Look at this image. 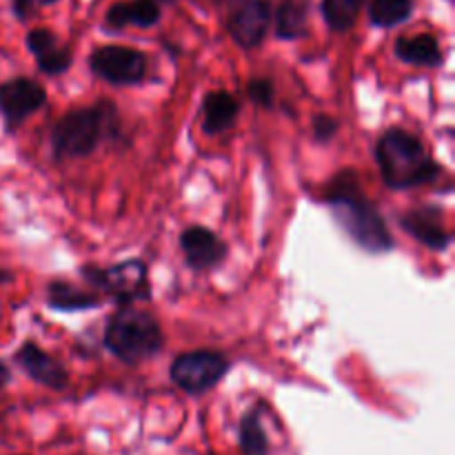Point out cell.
<instances>
[{
    "instance_id": "cell-26",
    "label": "cell",
    "mask_w": 455,
    "mask_h": 455,
    "mask_svg": "<svg viewBox=\"0 0 455 455\" xmlns=\"http://www.w3.org/2000/svg\"><path fill=\"white\" fill-rule=\"evenodd\" d=\"M156 3H169V0H156Z\"/></svg>"
},
{
    "instance_id": "cell-3",
    "label": "cell",
    "mask_w": 455,
    "mask_h": 455,
    "mask_svg": "<svg viewBox=\"0 0 455 455\" xmlns=\"http://www.w3.org/2000/svg\"><path fill=\"white\" fill-rule=\"evenodd\" d=\"M105 345L116 358L136 364L158 354L163 347V331L151 314L123 307L107 324Z\"/></svg>"
},
{
    "instance_id": "cell-6",
    "label": "cell",
    "mask_w": 455,
    "mask_h": 455,
    "mask_svg": "<svg viewBox=\"0 0 455 455\" xmlns=\"http://www.w3.org/2000/svg\"><path fill=\"white\" fill-rule=\"evenodd\" d=\"M84 278L100 287L102 291L111 293L116 300L132 302L145 300L149 296V283H147V267L140 260H127L109 269H93L87 267L83 271Z\"/></svg>"
},
{
    "instance_id": "cell-17",
    "label": "cell",
    "mask_w": 455,
    "mask_h": 455,
    "mask_svg": "<svg viewBox=\"0 0 455 455\" xmlns=\"http://www.w3.org/2000/svg\"><path fill=\"white\" fill-rule=\"evenodd\" d=\"M47 300L53 309L60 311H78V309H92L98 305V298L83 293L80 289L71 287L67 283H52L47 289Z\"/></svg>"
},
{
    "instance_id": "cell-22",
    "label": "cell",
    "mask_w": 455,
    "mask_h": 455,
    "mask_svg": "<svg viewBox=\"0 0 455 455\" xmlns=\"http://www.w3.org/2000/svg\"><path fill=\"white\" fill-rule=\"evenodd\" d=\"M27 47H29V52L34 53L36 58H40L43 53L52 52L53 47H58V38L56 34L49 29H34L29 31V36H27Z\"/></svg>"
},
{
    "instance_id": "cell-8",
    "label": "cell",
    "mask_w": 455,
    "mask_h": 455,
    "mask_svg": "<svg viewBox=\"0 0 455 455\" xmlns=\"http://www.w3.org/2000/svg\"><path fill=\"white\" fill-rule=\"evenodd\" d=\"M47 102V93L29 78H13L0 84V111L9 127H18L27 116L36 114Z\"/></svg>"
},
{
    "instance_id": "cell-14",
    "label": "cell",
    "mask_w": 455,
    "mask_h": 455,
    "mask_svg": "<svg viewBox=\"0 0 455 455\" xmlns=\"http://www.w3.org/2000/svg\"><path fill=\"white\" fill-rule=\"evenodd\" d=\"M160 18V7L156 0H133V3H118L107 12V25L114 29H123L127 25L151 27Z\"/></svg>"
},
{
    "instance_id": "cell-27",
    "label": "cell",
    "mask_w": 455,
    "mask_h": 455,
    "mask_svg": "<svg viewBox=\"0 0 455 455\" xmlns=\"http://www.w3.org/2000/svg\"><path fill=\"white\" fill-rule=\"evenodd\" d=\"M43 3H53V0H43Z\"/></svg>"
},
{
    "instance_id": "cell-9",
    "label": "cell",
    "mask_w": 455,
    "mask_h": 455,
    "mask_svg": "<svg viewBox=\"0 0 455 455\" xmlns=\"http://www.w3.org/2000/svg\"><path fill=\"white\" fill-rule=\"evenodd\" d=\"M271 25V4L267 0H247L229 18V34L243 49H253L265 40Z\"/></svg>"
},
{
    "instance_id": "cell-2",
    "label": "cell",
    "mask_w": 455,
    "mask_h": 455,
    "mask_svg": "<svg viewBox=\"0 0 455 455\" xmlns=\"http://www.w3.org/2000/svg\"><path fill=\"white\" fill-rule=\"evenodd\" d=\"M376 158L382 180L391 189H411L440 176V164L434 163L420 138L404 129H389L382 133Z\"/></svg>"
},
{
    "instance_id": "cell-24",
    "label": "cell",
    "mask_w": 455,
    "mask_h": 455,
    "mask_svg": "<svg viewBox=\"0 0 455 455\" xmlns=\"http://www.w3.org/2000/svg\"><path fill=\"white\" fill-rule=\"evenodd\" d=\"M336 132H338V123L333 118H329V116H318V118L314 120V133L320 142L331 140V138L336 136Z\"/></svg>"
},
{
    "instance_id": "cell-13",
    "label": "cell",
    "mask_w": 455,
    "mask_h": 455,
    "mask_svg": "<svg viewBox=\"0 0 455 455\" xmlns=\"http://www.w3.org/2000/svg\"><path fill=\"white\" fill-rule=\"evenodd\" d=\"M238 116V100L227 92H212L203 102V132L209 136L234 127Z\"/></svg>"
},
{
    "instance_id": "cell-25",
    "label": "cell",
    "mask_w": 455,
    "mask_h": 455,
    "mask_svg": "<svg viewBox=\"0 0 455 455\" xmlns=\"http://www.w3.org/2000/svg\"><path fill=\"white\" fill-rule=\"evenodd\" d=\"M12 3H13V12H16V16L20 18V20H25V18L31 13V7H34V0H12Z\"/></svg>"
},
{
    "instance_id": "cell-15",
    "label": "cell",
    "mask_w": 455,
    "mask_h": 455,
    "mask_svg": "<svg viewBox=\"0 0 455 455\" xmlns=\"http://www.w3.org/2000/svg\"><path fill=\"white\" fill-rule=\"evenodd\" d=\"M395 53H398L400 60L416 67H438L443 62L438 40L429 34L413 36V38H400L395 43Z\"/></svg>"
},
{
    "instance_id": "cell-19",
    "label": "cell",
    "mask_w": 455,
    "mask_h": 455,
    "mask_svg": "<svg viewBox=\"0 0 455 455\" xmlns=\"http://www.w3.org/2000/svg\"><path fill=\"white\" fill-rule=\"evenodd\" d=\"M411 0H373L369 18L378 27H395L411 16Z\"/></svg>"
},
{
    "instance_id": "cell-11",
    "label": "cell",
    "mask_w": 455,
    "mask_h": 455,
    "mask_svg": "<svg viewBox=\"0 0 455 455\" xmlns=\"http://www.w3.org/2000/svg\"><path fill=\"white\" fill-rule=\"evenodd\" d=\"M18 364L25 369L27 376L34 378L40 385L49 387V389H65L67 385V373L62 369V364L58 360H53L52 355L44 354L40 347H36L34 342H25V345L18 349L16 354Z\"/></svg>"
},
{
    "instance_id": "cell-4",
    "label": "cell",
    "mask_w": 455,
    "mask_h": 455,
    "mask_svg": "<svg viewBox=\"0 0 455 455\" xmlns=\"http://www.w3.org/2000/svg\"><path fill=\"white\" fill-rule=\"evenodd\" d=\"M102 124H105L102 107L74 109L62 116L52 133L53 151L58 158H80L92 154L100 142Z\"/></svg>"
},
{
    "instance_id": "cell-12",
    "label": "cell",
    "mask_w": 455,
    "mask_h": 455,
    "mask_svg": "<svg viewBox=\"0 0 455 455\" xmlns=\"http://www.w3.org/2000/svg\"><path fill=\"white\" fill-rule=\"evenodd\" d=\"M400 225L404 227V231L413 235L416 240H420L422 244L431 249H444L449 247L451 243V234L444 229V225L440 222V213L435 209L427 207V209H413V212L404 213L400 218Z\"/></svg>"
},
{
    "instance_id": "cell-7",
    "label": "cell",
    "mask_w": 455,
    "mask_h": 455,
    "mask_svg": "<svg viewBox=\"0 0 455 455\" xmlns=\"http://www.w3.org/2000/svg\"><path fill=\"white\" fill-rule=\"evenodd\" d=\"M93 74L111 84H136L147 74V56L138 49L120 47V44H107L92 53Z\"/></svg>"
},
{
    "instance_id": "cell-10",
    "label": "cell",
    "mask_w": 455,
    "mask_h": 455,
    "mask_svg": "<svg viewBox=\"0 0 455 455\" xmlns=\"http://www.w3.org/2000/svg\"><path fill=\"white\" fill-rule=\"evenodd\" d=\"M180 244L191 269H212L227 256V244L207 227L194 225L185 229Z\"/></svg>"
},
{
    "instance_id": "cell-20",
    "label": "cell",
    "mask_w": 455,
    "mask_h": 455,
    "mask_svg": "<svg viewBox=\"0 0 455 455\" xmlns=\"http://www.w3.org/2000/svg\"><path fill=\"white\" fill-rule=\"evenodd\" d=\"M240 447L244 455H267L269 453V440H267L265 429L260 425L258 413H249L240 425Z\"/></svg>"
},
{
    "instance_id": "cell-18",
    "label": "cell",
    "mask_w": 455,
    "mask_h": 455,
    "mask_svg": "<svg viewBox=\"0 0 455 455\" xmlns=\"http://www.w3.org/2000/svg\"><path fill=\"white\" fill-rule=\"evenodd\" d=\"M364 0H323V13L329 29L349 31L355 25Z\"/></svg>"
},
{
    "instance_id": "cell-21",
    "label": "cell",
    "mask_w": 455,
    "mask_h": 455,
    "mask_svg": "<svg viewBox=\"0 0 455 455\" xmlns=\"http://www.w3.org/2000/svg\"><path fill=\"white\" fill-rule=\"evenodd\" d=\"M38 60V67L49 76H58V74H65L71 65V52L67 47H53L52 52L43 53Z\"/></svg>"
},
{
    "instance_id": "cell-5",
    "label": "cell",
    "mask_w": 455,
    "mask_h": 455,
    "mask_svg": "<svg viewBox=\"0 0 455 455\" xmlns=\"http://www.w3.org/2000/svg\"><path fill=\"white\" fill-rule=\"evenodd\" d=\"M229 369L225 355L218 351H191L182 354L172 364V380L187 394H203L216 387Z\"/></svg>"
},
{
    "instance_id": "cell-23",
    "label": "cell",
    "mask_w": 455,
    "mask_h": 455,
    "mask_svg": "<svg viewBox=\"0 0 455 455\" xmlns=\"http://www.w3.org/2000/svg\"><path fill=\"white\" fill-rule=\"evenodd\" d=\"M249 98H251L256 105L260 107H271L274 105V87H271L269 80H251L249 83Z\"/></svg>"
},
{
    "instance_id": "cell-16",
    "label": "cell",
    "mask_w": 455,
    "mask_h": 455,
    "mask_svg": "<svg viewBox=\"0 0 455 455\" xmlns=\"http://www.w3.org/2000/svg\"><path fill=\"white\" fill-rule=\"evenodd\" d=\"M307 22H309L307 0H283L275 12V34L284 40L302 38L307 34Z\"/></svg>"
},
{
    "instance_id": "cell-1",
    "label": "cell",
    "mask_w": 455,
    "mask_h": 455,
    "mask_svg": "<svg viewBox=\"0 0 455 455\" xmlns=\"http://www.w3.org/2000/svg\"><path fill=\"white\" fill-rule=\"evenodd\" d=\"M327 200L336 216L338 225L367 251H387L394 247L385 218L373 203L364 198L360 182L354 172H340L331 180Z\"/></svg>"
}]
</instances>
